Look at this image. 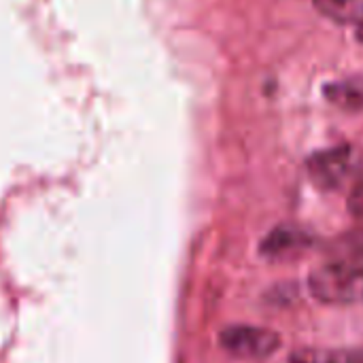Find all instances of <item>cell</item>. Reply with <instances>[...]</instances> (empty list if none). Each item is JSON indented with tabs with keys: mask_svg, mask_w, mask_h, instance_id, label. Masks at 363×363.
I'll return each mask as SVG.
<instances>
[{
	"mask_svg": "<svg viewBox=\"0 0 363 363\" xmlns=\"http://www.w3.org/2000/svg\"><path fill=\"white\" fill-rule=\"evenodd\" d=\"M308 289L315 300L330 306H345L363 300V262L345 257L319 266L311 272Z\"/></svg>",
	"mask_w": 363,
	"mask_h": 363,
	"instance_id": "6da1fadb",
	"label": "cell"
},
{
	"mask_svg": "<svg viewBox=\"0 0 363 363\" xmlns=\"http://www.w3.org/2000/svg\"><path fill=\"white\" fill-rule=\"evenodd\" d=\"M219 345L234 359L264 362L281 349V336L268 328L230 325L219 334Z\"/></svg>",
	"mask_w": 363,
	"mask_h": 363,
	"instance_id": "7a4b0ae2",
	"label": "cell"
},
{
	"mask_svg": "<svg viewBox=\"0 0 363 363\" xmlns=\"http://www.w3.org/2000/svg\"><path fill=\"white\" fill-rule=\"evenodd\" d=\"M313 247V238L300 225L283 223L272 228L259 242V253L268 262H294Z\"/></svg>",
	"mask_w": 363,
	"mask_h": 363,
	"instance_id": "3957f363",
	"label": "cell"
},
{
	"mask_svg": "<svg viewBox=\"0 0 363 363\" xmlns=\"http://www.w3.org/2000/svg\"><path fill=\"white\" fill-rule=\"evenodd\" d=\"M311 181L321 189H338L353 170V151L349 147H334L308 157L306 164Z\"/></svg>",
	"mask_w": 363,
	"mask_h": 363,
	"instance_id": "277c9868",
	"label": "cell"
},
{
	"mask_svg": "<svg viewBox=\"0 0 363 363\" xmlns=\"http://www.w3.org/2000/svg\"><path fill=\"white\" fill-rule=\"evenodd\" d=\"M317 11L336 23L363 26V0H313Z\"/></svg>",
	"mask_w": 363,
	"mask_h": 363,
	"instance_id": "5b68a950",
	"label": "cell"
},
{
	"mask_svg": "<svg viewBox=\"0 0 363 363\" xmlns=\"http://www.w3.org/2000/svg\"><path fill=\"white\" fill-rule=\"evenodd\" d=\"M330 102L342 106V108H362L363 106V89L357 83L351 81H342V83H334L325 89Z\"/></svg>",
	"mask_w": 363,
	"mask_h": 363,
	"instance_id": "8992f818",
	"label": "cell"
},
{
	"mask_svg": "<svg viewBox=\"0 0 363 363\" xmlns=\"http://www.w3.org/2000/svg\"><path fill=\"white\" fill-rule=\"evenodd\" d=\"M349 211H351L353 217H357V219L363 221V183L351 191V196H349Z\"/></svg>",
	"mask_w": 363,
	"mask_h": 363,
	"instance_id": "52a82bcc",
	"label": "cell"
},
{
	"mask_svg": "<svg viewBox=\"0 0 363 363\" xmlns=\"http://www.w3.org/2000/svg\"><path fill=\"white\" fill-rule=\"evenodd\" d=\"M357 38L363 43V26H359V30H357Z\"/></svg>",
	"mask_w": 363,
	"mask_h": 363,
	"instance_id": "ba28073f",
	"label": "cell"
}]
</instances>
